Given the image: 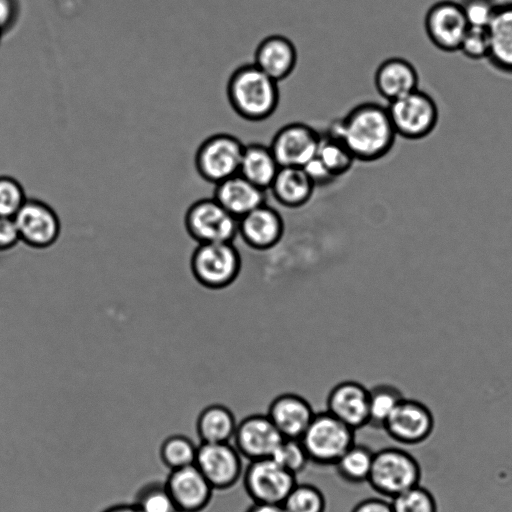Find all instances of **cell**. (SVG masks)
<instances>
[{"mask_svg": "<svg viewBox=\"0 0 512 512\" xmlns=\"http://www.w3.org/2000/svg\"><path fill=\"white\" fill-rule=\"evenodd\" d=\"M358 162L371 163L392 150L397 134L386 106L365 101L352 107L329 127Z\"/></svg>", "mask_w": 512, "mask_h": 512, "instance_id": "1", "label": "cell"}, {"mask_svg": "<svg viewBox=\"0 0 512 512\" xmlns=\"http://www.w3.org/2000/svg\"><path fill=\"white\" fill-rule=\"evenodd\" d=\"M226 96L235 114L248 122L267 120L276 112L280 102L278 82L253 62L237 67L230 74Z\"/></svg>", "mask_w": 512, "mask_h": 512, "instance_id": "2", "label": "cell"}, {"mask_svg": "<svg viewBox=\"0 0 512 512\" xmlns=\"http://www.w3.org/2000/svg\"><path fill=\"white\" fill-rule=\"evenodd\" d=\"M421 468L416 458L398 447H385L374 452L367 483L381 497L392 499L420 484Z\"/></svg>", "mask_w": 512, "mask_h": 512, "instance_id": "3", "label": "cell"}, {"mask_svg": "<svg viewBox=\"0 0 512 512\" xmlns=\"http://www.w3.org/2000/svg\"><path fill=\"white\" fill-rule=\"evenodd\" d=\"M300 441L310 463L334 466L355 443V430L325 410L314 414Z\"/></svg>", "mask_w": 512, "mask_h": 512, "instance_id": "4", "label": "cell"}, {"mask_svg": "<svg viewBox=\"0 0 512 512\" xmlns=\"http://www.w3.org/2000/svg\"><path fill=\"white\" fill-rule=\"evenodd\" d=\"M190 268L200 285L220 290L237 279L241 256L233 242L201 243L192 253Z\"/></svg>", "mask_w": 512, "mask_h": 512, "instance_id": "5", "label": "cell"}, {"mask_svg": "<svg viewBox=\"0 0 512 512\" xmlns=\"http://www.w3.org/2000/svg\"><path fill=\"white\" fill-rule=\"evenodd\" d=\"M244 145L229 133L210 135L195 152L194 165L198 175L216 185L238 174Z\"/></svg>", "mask_w": 512, "mask_h": 512, "instance_id": "6", "label": "cell"}, {"mask_svg": "<svg viewBox=\"0 0 512 512\" xmlns=\"http://www.w3.org/2000/svg\"><path fill=\"white\" fill-rule=\"evenodd\" d=\"M386 107L397 136L408 140L427 137L439 119L435 100L419 88L389 102Z\"/></svg>", "mask_w": 512, "mask_h": 512, "instance_id": "7", "label": "cell"}, {"mask_svg": "<svg viewBox=\"0 0 512 512\" xmlns=\"http://www.w3.org/2000/svg\"><path fill=\"white\" fill-rule=\"evenodd\" d=\"M252 503L282 505L296 485V476L271 457L249 461L242 479Z\"/></svg>", "mask_w": 512, "mask_h": 512, "instance_id": "8", "label": "cell"}, {"mask_svg": "<svg viewBox=\"0 0 512 512\" xmlns=\"http://www.w3.org/2000/svg\"><path fill=\"white\" fill-rule=\"evenodd\" d=\"M184 225L198 244L233 242L238 235V219L213 197L193 202L185 213Z\"/></svg>", "mask_w": 512, "mask_h": 512, "instance_id": "9", "label": "cell"}, {"mask_svg": "<svg viewBox=\"0 0 512 512\" xmlns=\"http://www.w3.org/2000/svg\"><path fill=\"white\" fill-rule=\"evenodd\" d=\"M194 465L218 491L233 488L244 471L243 457L232 442L200 443Z\"/></svg>", "mask_w": 512, "mask_h": 512, "instance_id": "10", "label": "cell"}, {"mask_svg": "<svg viewBox=\"0 0 512 512\" xmlns=\"http://www.w3.org/2000/svg\"><path fill=\"white\" fill-rule=\"evenodd\" d=\"M20 241L35 249L52 246L59 238L61 223L55 210L46 202L27 198L13 217Z\"/></svg>", "mask_w": 512, "mask_h": 512, "instance_id": "11", "label": "cell"}, {"mask_svg": "<svg viewBox=\"0 0 512 512\" xmlns=\"http://www.w3.org/2000/svg\"><path fill=\"white\" fill-rule=\"evenodd\" d=\"M320 131L303 122L279 128L269 147L280 167H304L316 156Z\"/></svg>", "mask_w": 512, "mask_h": 512, "instance_id": "12", "label": "cell"}, {"mask_svg": "<svg viewBox=\"0 0 512 512\" xmlns=\"http://www.w3.org/2000/svg\"><path fill=\"white\" fill-rule=\"evenodd\" d=\"M424 28L428 39L437 49L451 53L459 50L469 25L460 3L443 0L428 9Z\"/></svg>", "mask_w": 512, "mask_h": 512, "instance_id": "13", "label": "cell"}, {"mask_svg": "<svg viewBox=\"0 0 512 512\" xmlns=\"http://www.w3.org/2000/svg\"><path fill=\"white\" fill-rule=\"evenodd\" d=\"M433 428L431 410L418 400L404 397L385 422L383 430L399 444L416 445L425 441Z\"/></svg>", "mask_w": 512, "mask_h": 512, "instance_id": "14", "label": "cell"}, {"mask_svg": "<svg viewBox=\"0 0 512 512\" xmlns=\"http://www.w3.org/2000/svg\"><path fill=\"white\" fill-rule=\"evenodd\" d=\"M282 435L266 414H250L237 422L232 444L248 461L272 457Z\"/></svg>", "mask_w": 512, "mask_h": 512, "instance_id": "15", "label": "cell"}, {"mask_svg": "<svg viewBox=\"0 0 512 512\" xmlns=\"http://www.w3.org/2000/svg\"><path fill=\"white\" fill-rule=\"evenodd\" d=\"M164 483L180 512L204 511L215 491L194 464L171 470Z\"/></svg>", "mask_w": 512, "mask_h": 512, "instance_id": "16", "label": "cell"}, {"mask_svg": "<svg viewBox=\"0 0 512 512\" xmlns=\"http://www.w3.org/2000/svg\"><path fill=\"white\" fill-rule=\"evenodd\" d=\"M369 389L356 381L334 386L326 400V411L353 430L368 426Z\"/></svg>", "mask_w": 512, "mask_h": 512, "instance_id": "17", "label": "cell"}, {"mask_svg": "<svg viewBox=\"0 0 512 512\" xmlns=\"http://www.w3.org/2000/svg\"><path fill=\"white\" fill-rule=\"evenodd\" d=\"M284 222L279 212L266 203L238 219V235L255 250H268L282 239Z\"/></svg>", "mask_w": 512, "mask_h": 512, "instance_id": "18", "label": "cell"}, {"mask_svg": "<svg viewBox=\"0 0 512 512\" xmlns=\"http://www.w3.org/2000/svg\"><path fill=\"white\" fill-rule=\"evenodd\" d=\"M315 412L311 404L295 393H283L269 404L266 415L283 438L300 439Z\"/></svg>", "mask_w": 512, "mask_h": 512, "instance_id": "19", "label": "cell"}, {"mask_svg": "<svg viewBox=\"0 0 512 512\" xmlns=\"http://www.w3.org/2000/svg\"><path fill=\"white\" fill-rule=\"evenodd\" d=\"M298 53L286 36L273 34L263 38L254 52L253 63L276 82L287 79L295 70Z\"/></svg>", "mask_w": 512, "mask_h": 512, "instance_id": "20", "label": "cell"}, {"mask_svg": "<svg viewBox=\"0 0 512 512\" xmlns=\"http://www.w3.org/2000/svg\"><path fill=\"white\" fill-rule=\"evenodd\" d=\"M373 80L379 96L389 103L418 89L419 75L408 60L390 57L378 65Z\"/></svg>", "mask_w": 512, "mask_h": 512, "instance_id": "21", "label": "cell"}, {"mask_svg": "<svg viewBox=\"0 0 512 512\" xmlns=\"http://www.w3.org/2000/svg\"><path fill=\"white\" fill-rule=\"evenodd\" d=\"M214 186L213 198L237 219L266 203V191L258 188L240 174Z\"/></svg>", "mask_w": 512, "mask_h": 512, "instance_id": "22", "label": "cell"}, {"mask_svg": "<svg viewBox=\"0 0 512 512\" xmlns=\"http://www.w3.org/2000/svg\"><path fill=\"white\" fill-rule=\"evenodd\" d=\"M487 32L490 43L487 60L496 70L512 75V1L497 4Z\"/></svg>", "mask_w": 512, "mask_h": 512, "instance_id": "23", "label": "cell"}, {"mask_svg": "<svg viewBox=\"0 0 512 512\" xmlns=\"http://www.w3.org/2000/svg\"><path fill=\"white\" fill-rule=\"evenodd\" d=\"M315 188L302 167H280L269 190L280 205L295 209L311 200Z\"/></svg>", "mask_w": 512, "mask_h": 512, "instance_id": "24", "label": "cell"}, {"mask_svg": "<svg viewBox=\"0 0 512 512\" xmlns=\"http://www.w3.org/2000/svg\"><path fill=\"white\" fill-rule=\"evenodd\" d=\"M280 169L269 145L252 142L244 145L239 173L258 188L269 190Z\"/></svg>", "mask_w": 512, "mask_h": 512, "instance_id": "25", "label": "cell"}, {"mask_svg": "<svg viewBox=\"0 0 512 512\" xmlns=\"http://www.w3.org/2000/svg\"><path fill=\"white\" fill-rule=\"evenodd\" d=\"M236 426L234 413L223 404L206 406L196 420V432L200 443L232 442Z\"/></svg>", "mask_w": 512, "mask_h": 512, "instance_id": "26", "label": "cell"}, {"mask_svg": "<svg viewBox=\"0 0 512 512\" xmlns=\"http://www.w3.org/2000/svg\"><path fill=\"white\" fill-rule=\"evenodd\" d=\"M316 157L336 180L347 174L356 162L342 139L329 128L320 131Z\"/></svg>", "mask_w": 512, "mask_h": 512, "instance_id": "27", "label": "cell"}, {"mask_svg": "<svg viewBox=\"0 0 512 512\" xmlns=\"http://www.w3.org/2000/svg\"><path fill=\"white\" fill-rule=\"evenodd\" d=\"M374 452L370 447L360 443H354L334 464L340 479L349 484L367 483Z\"/></svg>", "mask_w": 512, "mask_h": 512, "instance_id": "28", "label": "cell"}, {"mask_svg": "<svg viewBox=\"0 0 512 512\" xmlns=\"http://www.w3.org/2000/svg\"><path fill=\"white\" fill-rule=\"evenodd\" d=\"M403 398L402 392L390 384H379L369 389L368 425L383 429L385 422Z\"/></svg>", "mask_w": 512, "mask_h": 512, "instance_id": "29", "label": "cell"}, {"mask_svg": "<svg viewBox=\"0 0 512 512\" xmlns=\"http://www.w3.org/2000/svg\"><path fill=\"white\" fill-rule=\"evenodd\" d=\"M198 445L185 435L176 434L167 437L160 447V459L171 471L195 463Z\"/></svg>", "mask_w": 512, "mask_h": 512, "instance_id": "30", "label": "cell"}, {"mask_svg": "<svg viewBox=\"0 0 512 512\" xmlns=\"http://www.w3.org/2000/svg\"><path fill=\"white\" fill-rule=\"evenodd\" d=\"M282 507L286 512H326L327 500L317 486L297 482Z\"/></svg>", "mask_w": 512, "mask_h": 512, "instance_id": "31", "label": "cell"}, {"mask_svg": "<svg viewBox=\"0 0 512 512\" xmlns=\"http://www.w3.org/2000/svg\"><path fill=\"white\" fill-rule=\"evenodd\" d=\"M141 512H180L164 482L151 481L141 486L133 502Z\"/></svg>", "mask_w": 512, "mask_h": 512, "instance_id": "32", "label": "cell"}, {"mask_svg": "<svg viewBox=\"0 0 512 512\" xmlns=\"http://www.w3.org/2000/svg\"><path fill=\"white\" fill-rule=\"evenodd\" d=\"M393 512H437L433 494L420 484L390 499Z\"/></svg>", "mask_w": 512, "mask_h": 512, "instance_id": "33", "label": "cell"}, {"mask_svg": "<svg viewBox=\"0 0 512 512\" xmlns=\"http://www.w3.org/2000/svg\"><path fill=\"white\" fill-rule=\"evenodd\" d=\"M271 458L295 476L310 463L300 439L283 438Z\"/></svg>", "mask_w": 512, "mask_h": 512, "instance_id": "34", "label": "cell"}, {"mask_svg": "<svg viewBox=\"0 0 512 512\" xmlns=\"http://www.w3.org/2000/svg\"><path fill=\"white\" fill-rule=\"evenodd\" d=\"M26 199L25 190L17 179L0 176V217L13 218Z\"/></svg>", "mask_w": 512, "mask_h": 512, "instance_id": "35", "label": "cell"}, {"mask_svg": "<svg viewBox=\"0 0 512 512\" xmlns=\"http://www.w3.org/2000/svg\"><path fill=\"white\" fill-rule=\"evenodd\" d=\"M490 50L487 28L469 27L466 31L459 50L471 60L487 59Z\"/></svg>", "mask_w": 512, "mask_h": 512, "instance_id": "36", "label": "cell"}, {"mask_svg": "<svg viewBox=\"0 0 512 512\" xmlns=\"http://www.w3.org/2000/svg\"><path fill=\"white\" fill-rule=\"evenodd\" d=\"M469 27L487 28L497 7L495 0H462L460 2Z\"/></svg>", "mask_w": 512, "mask_h": 512, "instance_id": "37", "label": "cell"}, {"mask_svg": "<svg viewBox=\"0 0 512 512\" xmlns=\"http://www.w3.org/2000/svg\"><path fill=\"white\" fill-rule=\"evenodd\" d=\"M20 242L16 223L11 217H0V252L14 248Z\"/></svg>", "mask_w": 512, "mask_h": 512, "instance_id": "38", "label": "cell"}, {"mask_svg": "<svg viewBox=\"0 0 512 512\" xmlns=\"http://www.w3.org/2000/svg\"><path fill=\"white\" fill-rule=\"evenodd\" d=\"M302 168L316 187L330 185L336 180L316 156Z\"/></svg>", "mask_w": 512, "mask_h": 512, "instance_id": "39", "label": "cell"}, {"mask_svg": "<svg viewBox=\"0 0 512 512\" xmlns=\"http://www.w3.org/2000/svg\"><path fill=\"white\" fill-rule=\"evenodd\" d=\"M350 512H393L391 502L384 497H370L359 501Z\"/></svg>", "mask_w": 512, "mask_h": 512, "instance_id": "40", "label": "cell"}, {"mask_svg": "<svg viewBox=\"0 0 512 512\" xmlns=\"http://www.w3.org/2000/svg\"><path fill=\"white\" fill-rule=\"evenodd\" d=\"M17 16V5L14 0H0V30L4 33L9 29Z\"/></svg>", "mask_w": 512, "mask_h": 512, "instance_id": "41", "label": "cell"}, {"mask_svg": "<svg viewBox=\"0 0 512 512\" xmlns=\"http://www.w3.org/2000/svg\"><path fill=\"white\" fill-rule=\"evenodd\" d=\"M245 512H286L282 505L252 503Z\"/></svg>", "mask_w": 512, "mask_h": 512, "instance_id": "42", "label": "cell"}, {"mask_svg": "<svg viewBox=\"0 0 512 512\" xmlns=\"http://www.w3.org/2000/svg\"><path fill=\"white\" fill-rule=\"evenodd\" d=\"M102 512H141L134 503H118L107 507Z\"/></svg>", "mask_w": 512, "mask_h": 512, "instance_id": "43", "label": "cell"}, {"mask_svg": "<svg viewBox=\"0 0 512 512\" xmlns=\"http://www.w3.org/2000/svg\"><path fill=\"white\" fill-rule=\"evenodd\" d=\"M2 35H3V32L0 30V41H1Z\"/></svg>", "mask_w": 512, "mask_h": 512, "instance_id": "44", "label": "cell"}]
</instances>
